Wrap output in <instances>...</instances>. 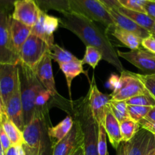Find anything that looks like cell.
I'll return each mask as SVG.
<instances>
[{
  "mask_svg": "<svg viewBox=\"0 0 155 155\" xmlns=\"http://www.w3.org/2000/svg\"><path fill=\"white\" fill-rule=\"evenodd\" d=\"M71 12L87 17L95 22L100 23L107 30L115 25L109 10L98 0H68Z\"/></svg>",
  "mask_w": 155,
  "mask_h": 155,
  "instance_id": "5b68a950",
  "label": "cell"
},
{
  "mask_svg": "<svg viewBox=\"0 0 155 155\" xmlns=\"http://www.w3.org/2000/svg\"><path fill=\"white\" fill-rule=\"evenodd\" d=\"M110 30H112V34L119 42L124 44L130 50H136L140 48L142 45V38L136 35L120 28L117 26H114Z\"/></svg>",
  "mask_w": 155,
  "mask_h": 155,
  "instance_id": "603a6c76",
  "label": "cell"
},
{
  "mask_svg": "<svg viewBox=\"0 0 155 155\" xmlns=\"http://www.w3.org/2000/svg\"><path fill=\"white\" fill-rule=\"evenodd\" d=\"M51 48L41 38L31 34L20 49V62L34 70L40 61L50 52Z\"/></svg>",
  "mask_w": 155,
  "mask_h": 155,
  "instance_id": "ba28073f",
  "label": "cell"
},
{
  "mask_svg": "<svg viewBox=\"0 0 155 155\" xmlns=\"http://www.w3.org/2000/svg\"><path fill=\"white\" fill-rule=\"evenodd\" d=\"M42 11L33 0H18L14 4L13 19L33 27L39 21Z\"/></svg>",
  "mask_w": 155,
  "mask_h": 155,
  "instance_id": "7c38bea8",
  "label": "cell"
},
{
  "mask_svg": "<svg viewBox=\"0 0 155 155\" xmlns=\"http://www.w3.org/2000/svg\"><path fill=\"white\" fill-rule=\"evenodd\" d=\"M39 8L44 12L48 11H56L58 12L64 13L71 12L68 0H33Z\"/></svg>",
  "mask_w": 155,
  "mask_h": 155,
  "instance_id": "484cf974",
  "label": "cell"
},
{
  "mask_svg": "<svg viewBox=\"0 0 155 155\" xmlns=\"http://www.w3.org/2000/svg\"><path fill=\"white\" fill-rule=\"evenodd\" d=\"M59 25L60 20L58 18L42 12L39 21L32 27L31 34L43 39L48 46L51 48L54 44V33L58 28Z\"/></svg>",
  "mask_w": 155,
  "mask_h": 155,
  "instance_id": "5bb4252c",
  "label": "cell"
},
{
  "mask_svg": "<svg viewBox=\"0 0 155 155\" xmlns=\"http://www.w3.org/2000/svg\"><path fill=\"white\" fill-rule=\"evenodd\" d=\"M52 98V95L49 91L46 90L45 89H42L36 98L35 104H36V110L38 108H42V107H47L48 101Z\"/></svg>",
  "mask_w": 155,
  "mask_h": 155,
  "instance_id": "e575fe53",
  "label": "cell"
},
{
  "mask_svg": "<svg viewBox=\"0 0 155 155\" xmlns=\"http://www.w3.org/2000/svg\"><path fill=\"white\" fill-rule=\"evenodd\" d=\"M59 68H60V70L62 71V73L64 75L65 79H66L70 100L72 101L71 86H72V82L74 79L82 74H86L88 77L87 74L83 70V63L82 60L77 58V60H74L73 61L59 64Z\"/></svg>",
  "mask_w": 155,
  "mask_h": 155,
  "instance_id": "44dd1931",
  "label": "cell"
},
{
  "mask_svg": "<svg viewBox=\"0 0 155 155\" xmlns=\"http://www.w3.org/2000/svg\"><path fill=\"white\" fill-rule=\"evenodd\" d=\"M86 96L93 118L98 126H103L106 111L111 100L110 95L101 92L95 83V79H92L90 82L89 90Z\"/></svg>",
  "mask_w": 155,
  "mask_h": 155,
  "instance_id": "9c48e42d",
  "label": "cell"
},
{
  "mask_svg": "<svg viewBox=\"0 0 155 155\" xmlns=\"http://www.w3.org/2000/svg\"><path fill=\"white\" fill-rule=\"evenodd\" d=\"M117 151L116 155H129L128 151V145L127 142H123L120 145H119Z\"/></svg>",
  "mask_w": 155,
  "mask_h": 155,
  "instance_id": "ee69618b",
  "label": "cell"
},
{
  "mask_svg": "<svg viewBox=\"0 0 155 155\" xmlns=\"http://www.w3.org/2000/svg\"><path fill=\"white\" fill-rule=\"evenodd\" d=\"M51 60L52 59L50 55V52H48L33 71H34L38 80L42 83L44 88L51 92L54 101H56L60 99L61 96L59 95L56 89L52 66H51Z\"/></svg>",
  "mask_w": 155,
  "mask_h": 155,
  "instance_id": "9a60e30c",
  "label": "cell"
},
{
  "mask_svg": "<svg viewBox=\"0 0 155 155\" xmlns=\"http://www.w3.org/2000/svg\"><path fill=\"white\" fill-rule=\"evenodd\" d=\"M127 106L128 105L126 101H116L110 100L109 103L110 110L120 123L130 118L127 111Z\"/></svg>",
  "mask_w": 155,
  "mask_h": 155,
  "instance_id": "f546056e",
  "label": "cell"
},
{
  "mask_svg": "<svg viewBox=\"0 0 155 155\" xmlns=\"http://www.w3.org/2000/svg\"><path fill=\"white\" fill-rule=\"evenodd\" d=\"M74 120L72 117L68 115L61 122L54 127H49L48 135L52 141L53 145L61 140L65 137L72 129L74 126Z\"/></svg>",
  "mask_w": 155,
  "mask_h": 155,
  "instance_id": "d4e9b609",
  "label": "cell"
},
{
  "mask_svg": "<svg viewBox=\"0 0 155 155\" xmlns=\"http://www.w3.org/2000/svg\"><path fill=\"white\" fill-rule=\"evenodd\" d=\"M5 155H18V151H17L16 147H11V148L5 152Z\"/></svg>",
  "mask_w": 155,
  "mask_h": 155,
  "instance_id": "bcb514c9",
  "label": "cell"
},
{
  "mask_svg": "<svg viewBox=\"0 0 155 155\" xmlns=\"http://www.w3.org/2000/svg\"><path fill=\"white\" fill-rule=\"evenodd\" d=\"M118 12L122 15H125L126 17L131 19L135 23L139 25L140 27H143L145 30H148L151 33L155 24V21L152 18H150L145 12H136V11L130 10V9L120 7L117 9Z\"/></svg>",
  "mask_w": 155,
  "mask_h": 155,
  "instance_id": "cb8c5ba5",
  "label": "cell"
},
{
  "mask_svg": "<svg viewBox=\"0 0 155 155\" xmlns=\"http://www.w3.org/2000/svg\"><path fill=\"white\" fill-rule=\"evenodd\" d=\"M0 155H5V154L4 149H3L2 148V145L1 142H0Z\"/></svg>",
  "mask_w": 155,
  "mask_h": 155,
  "instance_id": "f907efd6",
  "label": "cell"
},
{
  "mask_svg": "<svg viewBox=\"0 0 155 155\" xmlns=\"http://www.w3.org/2000/svg\"><path fill=\"white\" fill-rule=\"evenodd\" d=\"M120 125L123 141L125 142H130L141 129L140 124L133 121L130 118L120 123Z\"/></svg>",
  "mask_w": 155,
  "mask_h": 155,
  "instance_id": "83f0119b",
  "label": "cell"
},
{
  "mask_svg": "<svg viewBox=\"0 0 155 155\" xmlns=\"http://www.w3.org/2000/svg\"><path fill=\"white\" fill-rule=\"evenodd\" d=\"M32 27H28L16 20L12 17L10 21V33L12 42L15 49L19 53L21 46L24 45L29 36L31 35Z\"/></svg>",
  "mask_w": 155,
  "mask_h": 155,
  "instance_id": "ffe728a7",
  "label": "cell"
},
{
  "mask_svg": "<svg viewBox=\"0 0 155 155\" xmlns=\"http://www.w3.org/2000/svg\"><path fill=\"white\" fill-rule=\"evenodd\" d=\"M12 14L0 8V63L18 64L19 54L12 42L10 33Z\"/></svg>",
  "mask_w": 155,
  "mask_h": 155,
  "instance_id": "8992f818",
  "label": "cell"
},
{
  "mask_svg": "<svg viewBox=\"0 0 155 155\" xmlns=\"http://www.w3.org/2000/svg\"><path fill=\"white\" fill-rule=\"evenodd\" d=\"M103 5L105 6L108 10L110 9H118L120 7V5L117 0H98Z\"/></svg>",
  "mask_w": 155,
  "mask_h": 155,
  "instance_id": "b9f144b4",
  "label": "cell"
},
{
  "mask_svg": "<svg viewBox=\"0 0 155 155\" xmlns=\"http://www.w3.org/2000/svg\"><path fill=\"white\" fill-rule=\"evenodd\" d=\"M19 85L18 64L0 63V95L4 104Z\"/></svg>",
  "mask_w": 155,
  "mask_h": 155,
  "instance_id": "4fadbf2b",
  "label": "cell"
},
{
  "mask_svg": "<svg viewBox=\"0 0 155 155\" xmlns=\"http://www.w3.org/2000/svg\"><path fill=\"white\" fill-rule=\"evenodd\" d=\"M71 155H84V151H83V145L79 147L74 153Z\"/></svg>",
  "mask_w": 155,
  "mask_h": 155,
  "instance_id": "c3c4849f",
  "label": "cell"
},
{
  "mask_svg": "<svg viewBox=\"0 0 155 155\" xmlns=\"http://www.w3.org/2000/svg\"><path fill=\"white\" fill-rule=\"evenodd\" d=\"M60 25L72 32L86 46H92L101 51L103 60L114 67L119 72L124 68L108 36L95 21L80 14L74 12L61 13L59 18Z\"/></svg>",
  "mask_w": 155,
  "mask_h": 155,
  "instance_id": "6da1fadb",
  "label": "cell"
},
{
  "mask_svg": "<svg viewBox=\"0 0 155 155\" xmlns=\"http://www.w3.org/2000/svg\"><path fill=\"white\" fill-rule=\"evenodd\" d=\"M151 34H153V35H155V24H154V27H153V29H152V30H151Z\"/></svg>",
  "mask_w": 155,
  "mask_h": 155,
  "instance_id": "816d5d0a",
  "label": "cell"
},
{
  "mask_svg": "<svg viewBox=\"0 0 155 155\" xmlns=\"http://www.w3.org/2000/svg\"><path fill=\"white\" fill-rule=\"evenodd\" d=\"M4 113H5V104L2 101V98L1 95H0V117H1Z\"/></svg>",
  "mask_w": 155,
  "mask_h": 155,
  "instance_id": "681fc988",
  "label": "cell"
},
{
  "mask_svg": "<svg viewBox=\"0 0 155 155\" xmlns=\"http://www.w3.org/2000/svg\"><path fill=\"white\" fill-rule=\"evenodd\" d=\"M145 119L148 120L154 121V122H155V106L151 107V109L150 110V111L148 112V114H147V116L145 117Z\"/></svg>",
  "mask_w": 155,
  "mask_h": 155,
  "instance_id": "f6af8a7d",
  "label": "cell"
},
{
  "mask_svg": "<svg viewBox=\"0 0 155 155\" xmlns=\"http://www.w3.org/2000/svg\"><path fill=\"white\" fill-rule=\"evenodd\" d=\"M145 155H155V141L154 140V142L151 143L148 152L146 153V154Z\"/></svg>",
  "mask_w": 155,
  "mask_h": 155,
  "instance_id": "7dc6e473",
  "label": "cell"
},
{
  "mask_svg": "<svg viewBox=\"0 0 155 155\" xmlns=\"http://www.w3.org/2000/svg\"><path fill=\"white\" fill-rule=\"evenodd\" d=\"M139 124H140L141 128L148 130V132L151 133L153 135H155V122H154V121L148 120L144 118Z\"/></svg>",
  "mask_w": 155,
  "mask_h": 155,
  "instance_id": "60d3db41",
  "label": "cell"
},
{
  "mask_svg": "<svg viewBox=\"0 0 155 155\" xmlns=\"http://www.w3.org/2000/svg\"><path fill=\"white\" fill-rule=\"evenodd\" d=\"M18 66L24 121L26 127L30 123L36 113L35 101L36 97L45 88L38 80L34 71L31 68L21 62Z\"/></svg>",
  "mask_w": 155,
  "mask_h": 155,
  "instance_id": "277c9868",
  "label": "cell"
},
{
  "mask_svg": "<svg viewBox=\"0 0 155 155\" xmlns=\"http://www.w3.org/2000/svg\"><path fill=\"white\" fill-rule=\"evenodd\" d=\"M120 6L130 10L145 12L144 5L146 0H117Z\"/></svg>",
  "mask_w": 155,
  "mask_h": 155,
  "instance_id": "d6a6232c",
  "label": "cell"
},
{
  "mask_svg": "<svg viewBox=\"0 0 155 155\" xmlns=\"http://www.w3.org/2000/svg\"><path fill=\"white\" fill-rule=\"evenodd\" d=\"M0 142H1L2 145L3 149H4L5 154L6 151L12 146V145L8 136H7L6 133L5 132L1 123H0Z\"/></svg>",
  "mask_w": 155,
  "mask_h": 155,
  "instance_id": "74e56055",
  "label": "cell"
},
{
  "mask_svg": "<svg viewBox=\"0 0 155 155\" xmlns=\"http://www.w3.org/2000/svg\"><path fill=\"white\" fill-rule=\"evenodd\" d=\"M138 74L148 92L155 98V74H153V75Z\"/></svg>",
  "mask_w": 155,
  "mask_h": 155,
  "instance_id": "d590c367",
  "label": "cell"
},
{
  "mask_svg": "<svg viewBox=\"0 0 155 155\" xmlns=\"http://www.w3.org/2000/svg\"><path fill=\"white\" fill-rule=\"evenodd\" d=\"M151 107H147V106L128 105L127 111L130 119L135 122L139 123L142 119L145 118Z\"/></svg>",
  "mask_w": 155,
  "mask_h": 155,
  "instance_id": "4dcf8cb0",
  "label": "cell"
},
{
  "mask_svg": "<svg viewBox=\"0 0 155 155\" xmlns=\"http://www.w3.org/2000/svg\"><path fill=\"white\" fill-rule=\"evenodd\" d=\"M120 79L119 76H117V74H111L110 76V77L108 78L107 80V86H108L109 89H110L112 90V92L114 90H116L120 86Z\"/></svg>",
  "mask_w": 155,
  "mask_h": 155,
  "instance_id": "ab89813d",
  "label": "cell"
},
{
  "mask_svg": "<svg viewBox=\"0 0 155 155\" xmlns=\"http://www.w3.org/2000/svg\"><path fill=\"white\" fill-rule=\"evenodd\" d=\"M5 113L8 117L23 132L25 124L24 121L23 105L20 92V83L14 93L5 104Z\"/></svg>",
  "mask_w": 155,
  "mask_h": 155,
  "instance_id": "2e32d148",
  "label": "cell"
},
{
  "mask_svg": "<svg viewBox=\"0 0 155 155\" xmlns=\"http://www.w3.org/2000/svg\"><path fill=\"white\" fill-rule=\"evenodd\" d=\"M74 126L64 139L54 144L51 155H71L80 146L83 145V132L78 119L72 117Z\"/></svg>",
  "mask_w": 155,
  "mask_h": 155,
  "instance_id": "30bf717a",
  "label": "cell"
},
{
  "mask_svg": "<svg viewBox=\"0 0 155 155\" xmlns=\"http://www.w3.org/2000/svg\"><path fill=\"white\" fill-rule=\"evenodd\" d=\"M79 120L83 132L84 155H98V125L93 118L87 96L77 101H66L62 108Z\"/></svg>",
  "mask_w": 155,
  "mask_h": 155,
  "instance_id": "3957f363",
  "label": "cell"
},
{
  "mask_svg": "<svg viewBox=\"0 0 155 155\" xmlns=\"http://www.w3.org/2000/svg\"><path fill=\"white\" fill-rule=\"evenodd\" d=\"M50 55H51V59L57 62L58 65L68 63V62L73 61L77 59V58L74 56L72 53L55 43L51 48Z\"/></svg>",
  "mask_w": 155,
  "mask_h": 155,
  "instance_id": "4316f807",
  "label": "cell"
},
{
  "mask_svg": "<svg viewBox=\"0 0 155 155\" xmlns=\"http://www.w3.org/2000/svg\"><path fill=\"white\" fill-rule=\"evenodd\" d=\"M48 107L38 108L34 117L23 130L26 155H51L53 143L48 135Z\"/></svg>",
  "mask_w": 155,
  "mask_h": 155,
  "instance_id": "7a4b0ae2",
  "label": "cell"
},
{
  "mask_svg": "<svg viewBox=\"0 0 155 155\" xmlns=\"http://www.w3.org/2000/svg\"><path fill=\"white\" fill-rule=\"evenodd\" d=\"M18 0H0V8L10 12L14 9V4Z\"/></svg>",
  "mask_w": 155,
  "mask_h": 155,
  "instance_id": "7bdbcfd3",
  "label": "cell"
},
{
  "mask_svg": "<svg viewBox=\"0 0 155 155\" xmlns=\"http://www.w3.org/2000/svg\"><path fill=\"white\" fill-rule=\"evenodd\" d=\"M154 141H155V135H154Z\"/></svg>",
  "mask_w": 155,
  "mask_h": 155,
  "instance_id": "f5cc1de1",
  "label": "cell"
},
{
  "mask_svg": "<svg viewBox=\"0 0 155 155\" xmlns=\"http://www.w3.org/2000/svg\"><path fill=\"white\" fill-rule=\"evenodd\" d=\"M102 59V54L99 50L92 46H86V52H85L84 57L82 59V61H83V64H86L92 67V69H95L96 67L98 66V63Z\"/></svg>",
  "mask_w": 155,
  "mask_h": 155,
  "instance_id": "f1b7e54d",
  "label": "cell"
},
{
  "mask_svg": "<svg viewBox=\"0 0 155 155\" xmlns=\"http://www.w3.org/2000/svg\"><path fill=\"white\" fill-rule=\"evenodd\" d=\"M119 57L125 59L135 67L139 68L145 75L155 74V54L145 48H138L129 51L117 50Z\"/></svg>",
  "mask_w": 155,
  "mask_h": 155,
  "instance_id": "8fae6325",
  "label": "cell"
},
{
  "mask_svg": "<svg viewBox=\"0 0 155 155\" xmlns=\"http://www.w3.org/2000/svg\"><path fill=\"white\" fill-rule=\"evenodd\" d=\"M98 155H109L107 151V135L102 125L98 126Z\"/></svg>",
  "mask_w": 155,
  "mask_h": 155,
  "instance_id": "836d02e7",
  "label": "cell"
},
{
  "mask_svg": "<svg viewBox=\"0 0 155 155\" xmlns=\"http://www.w3.org/2000/svg\"><path fill=\"white\" fill-rule=\"evenodd\" d=\"M125 101L127 105L147 106V107L155 106V98L148 92L145 94L133 97Z\"/></svg>",
  "mask_w": 155,
  "mask_h": 155,
  "instance_id": "1f68e13d",
  "label": "cell"
},
{
  "mask_svg": "<svg viewBox=\"0 0 155 155\" xmlns=\"http://www.w3.org/2000/svg\"><path fill=\"white\" fill-rule=\"evenodd\" d=\"M142 46L149 52L155 54V37L152 34L142 40Z\"/></svg>",
  "mask_w": 155,
  "mask_h": 155,
  "instance_id": "8d00e7d4",
  "label": "cell"
},
{
  "mask_svg": "<svg viewBox=\"0 0 155 155\" xmlns=\"http://www.w3.org/2000/svg\"><path fill=\"white\" fill-rule=\"evenodd\" d=\"M120 83L116 90L110 94L111 101H125L137 95L148 92L139 74L124 70L120 76Z\"/></svg>",
  "mask_w": 155,
  "mask_h": 155,
  "instance_id": "52a82bcc",
  "label": "cell"
},
{
  "mask_svg": "<svg viewBox=\"0 0 155 155\" xmlns=\"http://www.w3.org/2000/svg\"><path fill=\"white\" fill-rule=\"evenodd\" d=\"M152 35H153V34H152ZM153 36H154V37H155V35H153Z\"/></svg>",
  "mask_w": 155,
  "mask_h": 155,
  "instance_id": "db71d44e",
  "label": "cell"
},
{
  "mask_svg": "<svg viewBox=\"0 0 155 155\" xmlns=\"http://www.w3.org/2000/svg\"><path fill=\"white\" fill-rule=\"evenodd\" d=\"M0 123L8 136L12 146H23L24 144L23 132L8 117L5 113L0 117Z\"/></svg>",
  "mask_w": 155,
  "mask_h": 155,
  "instance_id": "7402d4cb",
  "label": "cell"
},
{
  "mask_svg": "<svg viewBox=\"0 0 155 155\" xmlns=\"http://www.w3.org/2000/svg\"><path fill=\"white\" fill-rule=\"evenodd\" d=\"M109 13L113 19L115 26L117 27L130 32L139 37L142 38V39L148 37L151 34L148 30L140 27L131 19L120 13L117 9H110Z\"/></svg>",
  "mask_w": 155,
  "mask_h": 155,
  "instance_id": "ac0fdd59",
  "label": "cell"
},
{
  "mask_svg": "<svg viewBox=\"0 0 155 155\" xmlns=\"http://www.w3.org/2000/svg\"><path fill=\"white\" fill-rule=\"evenodd\" d=\"M154 140L152 133L141 128L136 136L127 142L129 155H145Z\"/></svg>",
  "mask_w": 155,
  "mask_h": 155,
  "instance_id": "e0dca14e",
  "label": "cell"
},
{
  "mask_svg": "<svg viewBox=\"0 0 155 155\" xmlns=\"http://www.w3.org/2000/svg\"><path fill=\"white\" fill-rule=\"evenodd\" d=\"M144 11L145 13L155 21V0H146L144 5Z\"/></svg>",
  "mask_w": 155,
  "mask_h": 155,
  "instance_id": "f35d334b",
  "label": "cell"
},
{
  "mask_svg": "<svg viewBox=\"0 0 155 155\" xmlns=\"http://www.w3.org/2000/svg\"><path fill=\"white\" fill-rule=\"evenodd\" d=\"M103 127L105 130L106 135L108 137L110 145H112L114 148L117 150L119 145L124 141H123V137L122 135H121L120 122L113 114L110 107H109V105L107 111H106Z\"/></svg>",
  "mask_w": 155,
  "mask_h": 155,
  "instance_id": "d6986e66",
  "label": "cell"
}]
</instances>
